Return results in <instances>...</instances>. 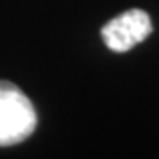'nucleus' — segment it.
Here are the masks:
<instances>
[{
	"mask_svg": "<svg viewBox=\"0 0 159 159\" xmlns=\"http://www.w3.org/2000/svg\"><path fill=\"white\" fill-rule=\"evenodd\" d=\"M37 117L30 99L7 80H0V147H11L35 131Z\"/></svg>",
	"mask_w": 159,
	"mask_h": 159,
	"instance_id": "1",
	"label": "nucleus"
},
{
	"mask_svg": "<svg viewBox=\"0 0 159 159\" xmlns=\"http://www.w3.org/2000/svg\"><path fill=\"white\" fill-rule=\"evenodd\" d=\"M152 32V21L142 9H129L110 20L101 29L104 44L115 53H125L138 43L145 41Z\"/></svg>",
	"mask_w": 159,
	"mask_h": 159,
	"instance_id": "2",
	"label": "nucleus"
}]
</instances>
